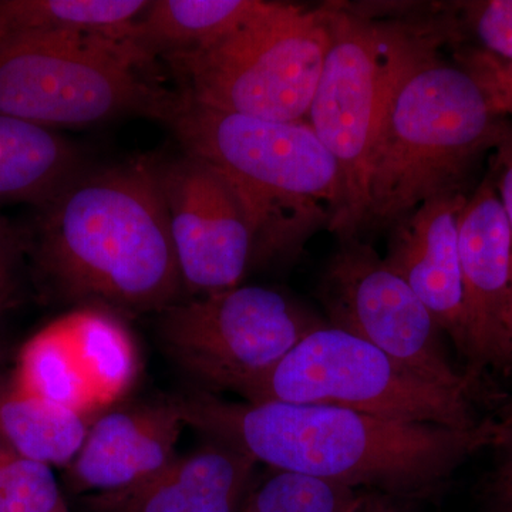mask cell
<instances>
[{
	"instance_id": "18",
	"label": "cell",
	"mask_w": 512,
	"mask_h": 512,
	"mask_svg": "<svg viewBox=\"0 0 512 512\" xmlns=\"http://www.w3.org/2000/svg\"><path fill=\"white\" fill-rule=\"evenodd\" d=\"M261 0H158L148 3L130 39L151 59L194 52L241 28L264 8Z\"/></svg>"
},
{
	"instance_id": "10",
	"label": "cell",
	"mask_w": 512,
	"mask_h": 512,
	"mask_svg": "<svg viewBox=\"0 0 512 512\" xmlns=\"http://www.w3.org/2000/svg\"><path fill=\"white\" fill-rule=\"evenodd\" d=\"M318 295L330 326L366 340L427 382L471 396L474 377L451 365L429 309L359 237L340 239L320 276Z\"/></svg>"
},
{
	"instance_id": "14",
	"label": "cell",
	"mask_w": 512,
	"mask_h": 512,
	"mask_svg": "<svg viewBox=\"0 0 512 512\" xmlns=\"http://www.w3.org/2000/svg\"><path fill=\"white\" fill-rule=\"evenodd\" d=\"M467 200L466 191H451L421 204L390 228L389 251L384 256L461 353L463 281L458 222Z\"/></svg>"
},
{
	"instance_id": "3",
	"label": "cell",
	"mask_w": 512,
	"mask_h": 512,
	"mask_svg": "<svg viewBox=\"0 0 512 512\" xmlns=\"http://www.w3.org/2000/svg\"><path fill=\"white\" fill-rule=\"evenodd\" d=\"M447 42L421 47L387 96L367 157L362 232L390 229L431 198L466 191L510 123L463 67L441 59Z\"/></svg>"
},
{
	"instance_id": "16",
	"label": "cell",
	"mask_w": 512,
	"mask_h": 512,
	"mask_svg": "<svg viewBox=\"0 0 512 512\" xmlns=\"http://www.w3.org/2000/svg\"><path fill=\"white\" fill-rule=\"evenodd\" d=\"M255 466L237 448L215 443L133 487L90 495L87 505L92 512H241Z\"/></svg>"
},
{
	"instance_id": "5",
	"label": "cell",
	"mask_w": 512,
	"mask_h": 512,
	"mask_svg": "<svg viewBox=\"0 0 512 512\" xmlns=\"http://www.w3.org/2000/svg\"><path fill=\"white\" fill-rule=\"evenodd\" d=\"M330 45L309 126L342 174L343 212L335 234L359 237L365 217V171L387 96L406 63L427 43L458 33L453 12L382 20L329 3Z\"/></svg>"
},
{
	"instance_id": "29",
	"label": "cell",
	"mask_w": 512,
	"mask_h": 512,
	"mask_svg": "<svg viewBox=\"0 0 512 512\" xmlns=\"http://www.w3.org/2000/svg\"><path fill=\"white\" fill-rule=\"evenodd\" d=\"M355 512H400L392 505L382 503V501L369 500L365 501L360 498V503L357 505Z\"/></svg>"
},
{
	"instance_id": "25",
	"label": "cell",
	"mask_w": 512,
	"mask_h": 512,
	"mask_svg": "<svg viewBox=\"0 0 512 512\" xmlns=\"http://www.w3.org/2000/svg\"><path fill=\"white\" fill-rule=\"evenodd\" d=\"M491 156L488 173L493 177L498 197L503 204L505 217L511 235V330H512V121L505 128L503 137L498 141Z\"/></svg>"
},
{
	"instance_id": "23",
	"label": "cell",
	"mask_w": 512,
	"mask_h": 512,
	"mask_svg": "<svg viewBox=\"0 0 512 512\" xmlns=\"http://www.w3.org/2000/svg\"><path fill=\"white\" fill-rule=\"evenodd\" d=\"M461 40L470 35L478 49L512 62V0L454 3Z\"/></svg>"
},
{
	"instance_id": "6",
	"label": "cell",
	"mask_w": 512,
	"mask_h": 512,
	"mask_svg": "<svg viewBox=\"0 0 512 512\" xmlns=\"http://www.w3.org/2000/svg\"><path fill=\"white\" fill-rule=\"evenodd\" d=\"M330 45L328 5L265 2L218 42L163 57L185 99L256 119H308Z\"/></svg>"
},
{
	"instance_id": "26",
	"label": "cell",
	"mask_w": 512,
	"mask_h": 512,
	"mask_svg": "<svg viewBox=\"0 0 512 512\" xmlns=\"http://www.w3.org/2000/svg\"><path fill=\"white\" fill-rule=\"evenodd\" d=\"M20 242L8 222L0 218V305L10 301L13 285V268L18 259Z\"/></svg>"
},
{
	"instance_id": "12",
	"label": "cell",
	"mask_w": 512,
	"mask_h": 512,
	"mask_svg": "<svg viewBox=\"0 0 512 512\" xmlns=\"http://www.w3.org/2000/svg\"><path fill=\"white\" fill-rule=\"evenodd\" d=\"M157 170L183 288L194 296L237 288L252 266L254 238L234 191L191 154Z\"/></svg>"
},
{
	"instance_id": "2",
	"label": "cell",
	"mask_w": 512,
	"mask_h": 512,
	"mask_svg": "<svg viewBox=\"0 0 512 512\" xmlns=\"http://www.w3.org/2000/svg\"><path fill=\"white\" fill-rule=\"evenodd\" d=\"M156 161L83 173L47 202L35 259L63 298L113 312L164 311L183 288Z\"/></svg>"
},
{
	"instance_id": "28",
	"label": "cell",
	"mask_w": 512,
	"mask_h": 512,
	"mask_svg": "<svg viewBox=\"0 0 512 512\" xmlns=\"http://www.w3.org/2000/svg\"><path fill=\"white\" fill-rule=\"evenodd\" d=\"M488 497L494 512H512V477L494 478Z\"/></svg>"
},
{
	"instance_id": "20",
	"label": "cell",
	"mask_w": 512,
	"mask_h": 512,
	"mask_svg": "<svg viewBox=\"0 0 512 512\" xmlns=\"http://www.w3.org/2000/svg\"><path fill=\"white\" fill-rule=\"evenodd\" d=\"M92 421L76 410L20 392H0V437L20 457L47 466H69Z\"/></svg>"
},
{
	"instance_id": "4",
	"label": "cell",
	"mask_w": 512,
	"mask_h": 512,
	"mask_svg": "<svg viewBox=\"0 0 512 512\" xmlns=\"http://www.w3.org/2000/svg\"><path fill=\"white\" fill-rule=\"evenodd\" d=\"M164 123L234 191L254 238L252 265L293 258L319 229L336 231L342 174L308 121L227 113L177 93Z\"/></svg>"
},
{
	"instance_id": "11",
	"label": "cell",
	"mask_w": 512,
	"mask_h": 512,
	"mask_svg": "<svg viewBox=\"0 0 512 512\" xmlns=\"http://www.w3.org/2000/svg\"><path fill=\"white\" fill-rule=\"evenodd\" d=\"M137 373L136 343L123 322L109 309L84 306L26 343L13 386L89 419L123 399Z\"/></svg>"
},
{
	"instance_id": "8",
	"label": "cell",
	"mask_w": 512,
	"mask_h": 512,
	"mask_svg": "<svg viewBox=\"0 0 512 512\" xmlns=\"http://www.w3.org/2000/svg\"><path fill=\"white\" fill-rule=\"evenodd\" d=\"M248 403L326 404L380 419L467 430L478 426L470 394L414 375L376 346L320 325L241 394Z\"/></svg>"
},
{
	"instance_id": "13",
	"label": "cell",
	"mask_w": 512,
	"mask_h": 512,
	"mask_svg": "<svg viewBox=\"0 0 512 512\" xmlns=\"http://www.w3.org/2000/svg\"><path fill=\"white\" fill-rule=\"evenodd\" d=\"M463 281V355L476 377L512 365L511 235L493 177L468 195L458 222Z\"/></svg>"
},
{
	"instance_id": "1",
	"label": "cell",
	"mask_w": 512,
	"mask_h": 512,
	"mask_svg": "<svg viewBox=\"0 0 512 512\" xmlns=\"http://www.w3.org/2000/svg\"><path fill=\"white\" fill-rule=\"evenodd\" d=\"M187 426L276 471L416 495L434 490L478 451L495 447L501 423L473 429L380 419L326 404L234 403L208 392L174 397Z\"/></svg>"
},
{
	"instance_id": "7",
	"label": "cell",
	"mask_w": 512,
	"mask_h": 512,
	"mask_svg": "<svg viewBox=\"0 0 512 512\" xmlns=\"http://www.w3.org/2000/svg\"><path fill=\"white\" fill-rule=\"evenodd\" d=\"M130 39L30 36L0 45V114L37 126H87L141 114L165 121L175 93Z\"/></svg>"
},
{
	"instance_id": "9",
	"label": "cell",
	"mask_w": 512,
	"mask_h": 512,
	"mask_svg": "<svg viewBox=\"0 0 512 512\" xmlns=\"http://www.w3.org/2000/svg\"><path fill=\"white\" fill-rule=\"evenodd\" d=\"M160 336L175 362L212 390L244 393L311 330L323 325L282 293L237 286L161 311Z\"/></svg>"
},
{
	"instance_id": "27",
	"label": "cell",
	"mask_w": 512,
	"mask_h": 512,
	"mask_svg": "<svg viewBox=\"0 0 512 512\" xmlns=\"http://www.w3.org/2000/svg\"><path fill=\"white\" fill-rule=\"evenodd\" d=\"M497 448L501 451V464L494 478L512 477V416L501 423L500 439Z\"/></svg>"
},
{
	"instance_id": "22",
	"label": "cell",
	"mask_w": 512,
	"mask_h": 512,
	"mask_svg": "<svg viewBox=\"0 0 512 512\" xmlns=\"http://www.w3.org/2000/svg\"><path fill=\"white\" fill-rule=\"evenodd\" d=\"M0 512H69L52 467L0 447Z\"/></svg>"
},
{
	"instance_id": "15",
	"label": "cell",
	"mask_w": 512,
	"mask_h": 512,
	"mask_svg": "<svg viewBox=\"0 0 512 512\" xmlns=\"http://www.w3.org/2000/svg\"><path fill=\"white\" fill-rule=\"evenodd\" d=\"M185 426L173 399L100 414L69 464L73 490L114 493L153 477L177 458L175 446Z\"/></svg>"
},
{
	"instance_id": "24",
	"label": "cell",
	"mask_w": 512,
	"mask_h": 512,
	"mask_svg": "<svg viewBox=\"0 0 512 512\" xmlns=\"http://www.w3.org/2000/svg\"><path fill=\"white\" fill-rule=\"evenodd\" d=\"M454 62L483 90L491 109L505 119L512 117V62L474 46L458 47Z\"/></svg>"
},
{
	"instance_id": "17",
	"label": "cell",
	"mask_w": 512,
	"mask_h": 512,
	"mask_svg": "<svg viewBox=\"0 0 512 512\" xmlns=\"http://www.w3.org/2000/svg\"><path fill=\"white\" fill-rule=\"evenodd\" d=\"M82 173V156L69 141L0 114V201L46 205Z\"/></svg>"
},
{
	"instance_id": "21",
	"label": "cell",
	"mask_w": 512,
	"mask_h": 512,
	"mask_svg": "<svg viewBox=\"0 0 512 512\" xmlns=\"http://www.w3.org/2000/svg\"><path fill=\"white\" fill-rule=\"evenodd\" d=\"M359 503L349 485L276 471L249 490L241 512H355Z\"/></svg>"
},
{
	"instance_id": "19",
	"label": "cell",
	"mask_w": 512,
	"mask_h": 512,
	"mask_svg": "<svg viewBox=\"0 0 512 512\" xmlns=\"http://www.w3.org/2000/svg\"><path fill=\"white\" fill-rule=\"evenodd\" d=\"M144 0H9L0 2V45L30 36L130 39Z\"/></svg>"
}]
</instances>
